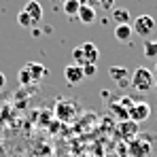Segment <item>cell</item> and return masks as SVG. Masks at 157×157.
Returning a JSON list of instances; mask_svg holds the SVG:
<instances>
[{
	"mask_svg": "<svg viewBox=\"0 0 157 157\" xmlns=\"http://www.w3.org/2000/svg\"><path fill=\"white\" fill-rule=\"evenodd\" d=\"M130 85L136 89V91H140V94L151 91V89L155 87V77H153V70H149V68H144V66L136 68V70L132 72Z\"/></svg>",
	"mask_w": 157,
	"mask_h": 157,
	"instance_id": "1",
	"label": "cell"
},
{
	"mask_svg": "<svg viewBox=\"0 0 157 157\" xmlns=\"http://www.w3.org/2000/svg\"><path fill=\"white\" fill-rule=\"evenodd\" d=\"M132 30H134L138 36L149 38V36L155 32V19H153L151 15H140V17H136V19L132 21Z\"/></svg>",
	"mask_w": 157,
	"mask_h": 157,
	"instance_id": "2",
	"label": "cell"
},
{
	"mask_svg": "<svg viewBox=\"0 0 157 157\" xmlns=\"http://www.w3.org/2000/svg\"><path fill=\"white\" fill-rule=\"evenodd\" d=\"M77 104L72 102V100H59L57 106H55V115H57V119H62V121H72L75 117H77Z\"/></svg>",
	"mask_w": 157,
	"mask_h": 157,
	"instance_id": "3",
	"label": "cell"
},
{
	"mask_svg": "<svg viewBox=\"0 0 157 157\" xmlns=\"http://www.w3.org/2000/svg\"><path fill=\"white\" fill-rule=\"evenodd\" d=\"M149 115H151V106L147 104V102H134V106L128 110V117H130V121H134V123L147 121Z\"/></svg>",
	"mask_w": 157,
	"mask_h": 157,
	"instance_id": "4",
	"label": "cell"
},
{
	"mask_svg": "<svg viewBox=\"0 0 157 157\" xmlns=\"http://www.w3.org/2000/svg\"><path fill=\"white\" fill-rule=\"evenodd\" d=\"M108 75H110V78L119 85V87H125V85H130V70L125 68V66H110L108 68Z\"/></svg>",
	"mask_w": 157,
	"mask_h": 157,
	"instance_id": "5",
	"label": "cell"
},
{
	"mask_svg": "<svg viewBox=\"0 0 157 157\" xmlns=\"http://www.w3.org/2000/svg\"><path fill=\"white\" fill-rule=\"evenodd\" d=\"M64 78H66L70 85H78V83L85 78L83 68H81V66H77V64H68V66L64 68Z\"/></svg>",
	"mask_w": 157,
	"mask_h": 157,
	"instance_id": "6",
	"label": "cell"
},
{
	"mask_svg": "<svg viewBox=\"0 0 157 157\" xmlns=\"http://www.w3.org/2000/svg\"><path fill=\"white\" fill-rule=\"evenodd\" d=\"M96 9L94 6H89V4H81V9H78V15L77 19L81 21V24H85V26H91L94 21H96Z\"/></svg>",
	"mask_w": 157,
	"mask_h": 157,
	"instance_id": "7",
	"label": "cell"
},
{
	"mask_svg": "<svg viewBox=\"0 0 157 157\" xmlns=\"http://www.w3.org/2000/svg\"><path fill=\"white\" fill-rule=\"evenodd\" d=\"M24 11H26L28 15H30V19L34 21V26L43 21V6H40L36 0H30L26 6H24Z\"/></svg>",
	"mask_w": 157,
	"mask_h": 157,
	"instance_id": "8",
	"label": "cell"
},
{
	"mask_svg": "<svg viewBox=\"0 0 157 157\" xmlns=\"http://www.w3.org/2000/svg\"><path fill=\"white\" fill-rule=\"evenodd\" d=\"M110 17H113V21L117 24V26H123V24H132V15L128 9H123V6H115L113 11H110Z\"/></svg>",
	"mask_w": 157,
	"mask_h": 157,
	"instance_id": "9",
	"label": "cell"
},
{
	"mask_svg": "<svg viewBox=\"0 0 157 157\" xmlns=\"http://www.w3.org/2000/svg\"><path fill=\"white\" fill-rule=\"evenodd\" d=\"M26 68H28V72H30V77H32V83L40 81V78L47 75V68L43 64H38V62H28Z\"/></svg>",
	"mask_w": 157,
	"mask_h": 157,
	"instance_id": "10",
	"label": "cell"
},
{
	"mask_svg": "<svg viewBox=\"0 0 157 157\" xmlns=\"http://www.w3.org/2000/svg\"><path fill=\"white\" fill-rule=\"evenodd\" d=\"M81 49H83V55H85V64H96V62H98L100 51H98V47H96L94 43H83Z\"/></svg>",
	"mask_w": 157,
	"mask_h": 157,
	"instance_id": "11",
	"label": "cell"
},
{
	"mask_svg": "<svg viewBox=\"0 0 157 157\" xmlns=\"http://www.w3.org/2000/svg\"><path fill=\"white\" fill-rule=\"evenodd\" d=\"M132 34H134L132 24H123V26H117V28H115V38H117L119 43H128V40L132 38Z\"/></svg>",
	"mask_w": 157,
	"mask_h": 157,
	"instance_id": "12",
	"label": "cell"
},
{
	"mask_svg": "<svg viewBox=\"0 0 157 157\" xmlns=\"http://www.w3.org/2000/svg\"><path fill=\"white\" fill-rule=\"evenodd\" d=\"M136 132H138V123H134V121H130V119L119 123V134H121V136H125V138L136 136Z\"/></svg>",
	"mask_w": 157,
	"mask_h": 157,
	"instance_id": "13",
	"label": "cell"
},
{
	"mask_svg": "<svg viewBox=\"0 0 157 157\" xmlns=\"http://www.w3.org/2000/svg\"><path fill=\"white\" fill-rule=\"evenodd\" d=\"M108 108H110V113H113V115L119 119V123L130 119V117H128V108L121 104V102H113V104H108Z\"/></svg>",
	"mask_w": 157,
	"mask_h": 157,
	"instance_id": "14",
	"label": "cell"
},
{
	"mask_svg": "<svg viewBox=\"0 0 157 157\" xmlns=\"http://www.w3.org/2000/svg\"><path fill=\"white\" fill-rule=\"evenodd\" d=\"M78 9H81V2H78V0H66V2H62V11H64L68 17H77Z\"/></svg>",
	"mask_w": 157,
	"mask_h": 157,
	"instance_id": "15",
	"label": "cell"
},
{
	"mask_svg": "<svg viewBox=\"0 0 157 157\" xmlns=\"http://www.w3.org/2000/svg\"><path fill=\"white\" fill-rule=\"evenodd\" d=\"M142 51H144V57L157 59V40H147L144 47H142Z\"/></svg>",
	"mask_w": 157,
	"mask_h": 157,
	"instance_id": "16",
	"label": "cell"
},
{
	"mask_svg": "<svg viewBox=\"0 0 157 157\" xmlns=\"http://www.w3.org/2000/svg\"><path fill=\"white\" fill-rule=\"evenodd\" d=\"M87 4L94 9H115V0H89Z\"/></svg>",
	"mask_w": 157,
	"mask_h": 157,
	"instance_id": "17",
	"label": "cell"
},
{
	"mask_svg": "<svg viewBox=\"0 0 157 157\" xmlns=\"http://www.w3.org/2000/svg\"><path fill=\"white\" fill-rule=\"evenodd\" d=\"M17 24L21 28H34V21L30 19V15H28L26 11H19V15H17Z\"/></svg>",
	"mask_w": 157,
	"mask_h": 157,
	"instance_id": "18",
	"label": "cell"
},
{
	"mask_svg": "<svg viewBox=\"0 0 157 157\" xmlns=\"http://www.w3.org/2000/svg\"><path fill=\"white\" fill-rule=\"evenodd\" d=\"M17 78H19V83H21V85H30V83H32V77H30V72H28V68H26V66H24V68L19 70Z\"/></svg>",
	"mask_w": 157,
	"mask_h": 157,
	"instance_id": "19",
	"label": "cell"
},
{
	"mask_svg": "<svg viewBox=\"0 0 157 157\" xmlns=\"http://www.w3.org/2000/svg\"><path fill=\"white\" fill-rule=\"evenodd\" d=\"M72 57H75V64L77 66H85V55H83V49L77 47L75 51H72Z\"/></svg>",
	"mask_w": 157,
	"mask_h": 157,
	"instance_id": "20",
	"label": "cell"
},
{
	"mask_svg": "<svg viewBox=\"0 0 157 157\" xmlns=\"http://www.w3.org/2000/svg\"><path fill=\"white\" fill-rule=\"evenodd\" d=\"M83 68V75H85V78H89V77H96V64H85V66H81Z\"/></svg>",
	"mask_w": 157,
	"mask_h": 157,
	"instance_id": "21",
	"label": "cell"
},
{
	"mask_svg": "<svg viewBox=\"0 0 157 157\" xmlns=\"http://www.w3.org/2000/svg\"><path fill=\"white\" fill-rule=\"evenodd\" d=\"M4 85H6V77H4V75L0 72V91L4 89Z\"/></svg>",
	"mask_w": 157,
	"mask_h": 157,
	"instance_id": "22",
	"label": "cell"
},
{
	"mask_svg": "<svg viewBox=\"0 0 157 157\" xmlns=\"http://www.w3.org/2000/svg\"><path fill=\"white\" fill-rule=\"evenodd\" d=\"M153 77L157 78V64H155V70H153Z\"/></svg>",
	"mask_w": 157,
	"mask_h": 157,
	"instance_id": "23",
	"label": "cell"
},
{
	"mask_svg": "<svg viewBox=\"0 0 157 157\" xmlns=\"http://www.w3.org/2000/svg\"><path fill=\"white\" fill-rule=\"evenodd\" d=\"M78 2H81V4H87V2H89V0H78Z\"/></svg>",
	"mask_w": 157,
	"mask_h": 157,
	"instance_id": "24",
	"label": "cell"
},
{
	"mask_svg": "<svg viewBox=\"0 0 157 157\" xmlns=\"http://www.w3.org/2000/svg\"><path fill=\"white\" fill-rule=\"evenodd\" d=\"M155 89H157V78H155Z\"/></svg>",
	"mask_w": 157,
	"mask_h": 157,
	"instance_id": "25",
	"label": "cell"
},
{
	"mask_svg": "<svg viewBox=\"0 0 157 157\" xmlns=\"http://www.w3.org/2000/svg\"><path fill=\"white\" fill-rule=\"evenodd\" d=\"M59 2H66V0H59Z\"/></svg>",
	"mask_w": 157,
	"mask_h": 157,
	"instance_id": "26",
	"label": "cell"
}]
</instances>
